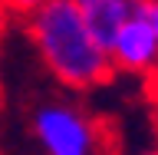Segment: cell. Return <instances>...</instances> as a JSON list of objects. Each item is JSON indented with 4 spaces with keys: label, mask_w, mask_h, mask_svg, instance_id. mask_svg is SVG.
Returning <instances> with one entry per match:
<instances>
[{
    "label": "cell",
    "mask_w": 158,
    "mask_h": 155,
    "mask_svg": "<svg viewBox=\"0 0 158 155\" xmlns=\"http://www.w3.org/2000/svg\"><path fill=\"white\" fill-rule=\"evenodd\" d=\"M27 33L40 63L69 93H92L112 79L109 50L92 37L76 0H46L27 13Z\"/></svg>",
    "instance_id": "6da1fadb"
},
{
    "label": "cell",
    "mask_w": 158,
    "mask_h": 155,
    "mask_svg": "<svg viewBox=\"0 0 158 155\" xmlns=\"http://www.w3.org/2000/svg\"><path fill=\"white\" fill-rule=\"evenodd\" d=\"M30 129L43 155H102V129L79 102H43Z\"/></svg>",
    "instance_id": "7a4b0ae2"
},
{
    "label": "cell",
    "mask_w": 158,
    "mask_h": 155,
    "mask_svg": "<svg viewBox=\"0 0 158 155\" xmlns=\"http://www.w3.org/2000/svg\"><path fill=\"white\" fill-rule=\"evenodd\" d=\"M109 59H112L115 73H128V76H155L158 73V33L152 27L145 3H138L132 17L112 37Z\"/></svg>",
    "instance_id": "3957f363"
},
{
    "label": "cell",
    "mask_w": 158,
    "mask_h": 155,
    "mask_svg": "<svg viewBox=\"0 0 158 155\" xmlns=\"http://www.w3.org/2000/svg\"><path fill=\"white\" fill-rule=\"evenodd\" d=\"M76 3H79V13L86 20V27L92 30V37L106 50H109V43H112V37L118 33V27H122V23L132 17V10L138 7L132 0H76Z\"/></svg>",
    "instance_id": "277c9868"
},
{
    "label": "cell",
    "mask_w": 158,
    "mask_h": 155,
    "mask_svg": "<svg viewBox=\"0 0 158 155\" xmlns=\"http://www.w3.org/2000/svg\"><path fill=\"white\" fill-rule=\"evenodd\" d=\"M0 3L7 10H13V13H23V17H27V13H33L40 3H46V0H0Z\"/></svg>",
    "instance_id": "5b68a950"
},
{
    "label": "cell",
    "mask_w": 158,
    "mask_h": 155,
    "mask_svg": "<svg viewBox=\"0 0 158 155\" xmlns=\"http://www.w3.org/2000/svg\"><path fill=\"white\" fill-rule=\"evenodd\" d=\"M145 10H148V17H152V27H155V33H158V0H148Z\"/></svg>",
    "instance_id": "8992f818"
},
{
    "label": "cell",
    "mask_w": 158,
    "mask_h": 155,
    "mask_svg": "<svg viewBox=\"0 0 158 155\" xmlns=\"http://www.w3.org/2000/svg\"><path fill=\"white\" fill-rule=\"evenodd\" d=\"M142 155H158V145H155V149H148V152H142Z\"/></svg>",
    "instance_id": "52a82bcc"
},
{
    "label": "cell",
    "mask_w": 158,
    "mask_h": 155,
    "mask_svg": "<svg viewBox=\"0 0 158 155\" xmlns=\"http://www.w3.org/2000/svg\"><path fill=\"white\" fill-rule=\"evenodd\" d=\"M132 3H148V0H132Z\"/></svg>",
    "instance_id": "ba28073f"
}]
</instances>
